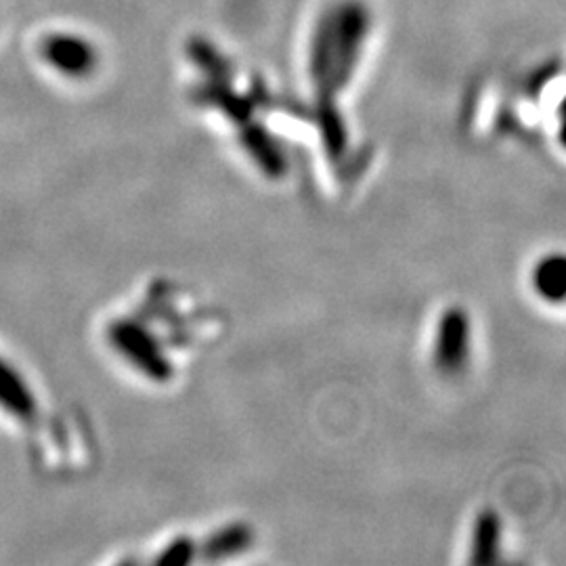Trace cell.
Masks as SVG:
<instances>
[{
  "label": "cell",
  "instance_id": "obj_1",
  "mask_svg": "<svg viewBox=\"0 0 566 566\" xmlns=\"http://www.w3.org/2000/svg\"><path fill=\"white\" fill-rule=\"evenodd\" d=\"M0 418L15 426L28 443L44 458L46 430L53 422V411L42 401L41 390L30 376L0 353Z\"/></svg>",
  "mask_w": 566,
  "mask_h": 566
},
{
  "label": "cell",
  "instance_id": "obj_2",
  "mask_svg": "<svg viewBox=\"0 0 566 566\" xmlns=\"http://www.w3.org/2000/svg\"><path fill=\"white\" fill-rule=\"evenodd\" d=\"M369 28V15L359 2H348L334 11V53L325 76L327 88H343L353 74L365 36Z\"/></svg>",
  "mask_w": 566,
  "mask_h": 566
},
{
  "label": "cell",
  "instance_id": "obj_3",
  "mask_svg": "<svg viewBox=\"0 0 566 566\" xmlns=\"http://www.w3.org/2000/svg\"><path fill=\"white\" fill-rule=\"evenodd\" d=\"M41 57L46 65L67 78H84L97 67V49L78 34L55 32L41 41Z\"/></svg>",
  "mask_w": 566,
  "mask_h": 566
},
{
  "label": "cell",
  "instance_id": "obj_4",
  "mask_svg": "<svg viewBox=\"0 0 566 566\" xmlns=\"http://www.w3.org/2000/svg\"><path fill=\"white\" fill-rule=\"evenodd\" d=\"M468 325L464 324V317L462 313H451L447 317L443 325H441V336H439V348H437V357H439V364L446 369H453V367H460V361L455 357V350L453 346L460 344L464 346L465 338H468Z\"/></svg>",
  "mask_w": 566,
  "mask_h": 566
},
{
  "label": "cell",
  "instance_id": "obj_5",
  "mask_svg": "<svg viewBox=\"0 0 566 566\" xmlns=\"http://www.w3.org/2000/svg\"><path fill=\"white\" fill-rule=\"evenodd\" d=\"M535 285L542 296L560 301L565 294V261L563 256H547L535 269Z\"/></svg>",
  "mask_w": 566,
  "mask_h": 566
}]
</instances>
